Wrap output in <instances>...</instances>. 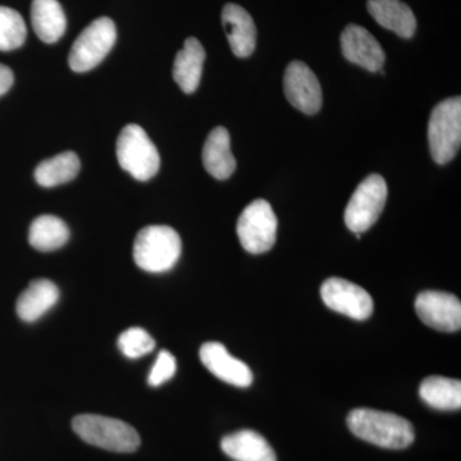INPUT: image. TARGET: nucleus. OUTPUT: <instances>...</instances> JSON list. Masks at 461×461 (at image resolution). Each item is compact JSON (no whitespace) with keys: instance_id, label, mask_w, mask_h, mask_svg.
Returning <instances> with one entry per match:
<instances>
[{"instance_id":"f257e3e1","label":"nucleus","mask_w":461,"mask_h":461,"mask_svg":"<svg viewBox=\"0 0 461 461\" xmlns=\"http://www.w3.org/2000/svg\"><path fill=\"white\" fill-rule=\"evenodd\" d=\"M348 427L364 441L393 450L409 447L415 438L411 421L393 412L373 409H354L348 415Z\"/></svg>"},{"instance_id":"f03ea898","label":"nucleus","mask_w":461,"mask_h":461,"mask_svg":"<svg viewBox=\"0 0 461 461\" xmlns=\"http://www.w3.org/2000/svg\"><path fill=\"white\" fill-rule=\"evenodd\" d=\"M72 429L86 444L114 453H133L141 444L138 430L130 424L103 415H77Z\"/></svg>"},{"instance_id":"7ed1b4c3","label":"nucleus","mask_w":461,"mask_h":461,"mask_svg":"<svg viewBox=\"0 0 461 461\" xmlns=\"http://www.w3.org/2000/svg\"><path fill=\"white\" fill-rule=\"evenodd\" d=\"M180 235L172 227L148 226L138 233L133 244V260L142 271H169L180 259Z\"/></svg>"},{"instance_id":"20e7f679","label":"nucleus","mask_w":461,"mask_h":461,"mask_svg":"<svg viewBox=\"0 0 461 461\" xmlns=\"http://www.w3.org/2000/svg\"><path fill=\"white\" fill-rule=\"evenodd\" d=\"M118 163L138 181H149L159 171L160 157L154 142L138 124H127L117 139Z\"/></svg>"},{"instance_id":"39448f33","label":"nucleus","mask_w":461,"mask_h":461,"mask_svg":"<svg viewBox=\"0 0 461 461\" xmlns=\"http://www.w3.org/2000/svg\"><path fill=\"white\" fill-rule=\"evenodd\" d=\"M430 154L437 165H447L461 145L460 96L442 100L430 114L429 123Z\"/></svg>"},{"instance_id":"423d86ee","label":"nucleus","mask_w":461,"mask_h":461,"mask_svg":"<svg viewBox=\"0 0 461 461\" xmlns=\"http://www.w3.org/2000/svg\"><path fill=\"white\" fill-rule=\"evenodd\" d=\"M117 41V29L109 17L93 21L76 39L69 51L68 63L72 71L87 72L108 56Z\"/></svg>"},{"instance_id":"0eeeda50","label":"nucleus","mask_w":461,"mask_h":461,"mask_svg":"<svg viewBox=\"0 0 461 461\" xmlns=\"http://www.w3.org/2000/svg\"><path fill=\"white\" fill-rule=\"evenodd\" d=\"M387 194L386 181L377 173H373L362 181L345 209L348 229L360 235L371 229L384 212Z\"/></svg>"},{"instance_id":"6e6552de","label":"nucleus","mask_w":461,"mask_h":461,"mask_svg":"<svg viewBox=\"0 0 461 461\" xmlns=\"http://www.w3.org/2000/svg\"><path fill=\"white\" fill-rule=\"evenodd\" d=\"M277 227V217L267 200L250 203L240 214L238 221L241 247L250 254L267 253L275 247Z\"/></svg>"},{"instance_id":"1a4fd4ad","label":"nucleus","mask_w":461,"mask_h":461,"mask_svg":"<svg viewBox=\"0 0 461 461\" xmlns=\"http://www.w3.org/2000/svg\"><path fill=\"white\" fill-rule=\"evenodd\" d=\"M321 295L324 304L333 312L357 321L368 320L375 308L368 291L344 278H329L321 285Z\"/></svg>"},{"instance_id":"9d476101","label":"nucleus","mask_w":461,"mask_h":461,"mask_svg":"<svg viewBox=\"0 0 461 461\" xmlns=\"http://www.w3.org/2000/svg\"><path fill=\"white\" fill-rule=\"evenodd\" d=\"M285 95L290 104L305 114H315L321 108V87L314 72L305 63L293 60L284 77Z\"/></svg>"},{"instance_id":"9b49d317","label":"nucleus","mask_w":461,"mask_h":461,"mask_svg":"<svg viewBox=\"0 0 461 461\" xmlns=\"http://www.w3.org/2000/svg\"><path fill=\"white\" fill-rule=\"evenodd\" d=\"M415 311L430 329L455 332L461 327V303L453 294L424 291L415 300Z\"/></svg>"},{"instance_id":"f8f14e48","label":"nucleus","mask_w":461,"mask_h":461,"mask_svg":"<svg viewBox=\"0 0 461 461\" xmlns=\"http://www.w3.org/2000/svg\"><path fill=\"white\" fill-rule=\"evenodd\" d=\"M341 50L348 62L369 72L381 71L386 62V54L377 39L368 30L354 23L346 26L341 33Z\"/></svg>"},{"instance_id":"ddd939ff","label":"nucleus","mask_w":461,"mask_h":461,"mask_svg":"<svg viewBox=\"0 0 461 461\" xmlns=\"http://www.w3.org/2000/svg\"><path fill=\"white\" fill-rule=\"evenodd\" d=\"M200 360L215 377L232 386L247 388L253 384V372L236 359L221 342H206L200 348Z\"/></svg>"},{"instance_id":"4468645a","label":"nucleus","mask_w":461,"mask_h":461,"mask_svg":"<svg viewBox=\"0 0 461 461\" xmlns=\"http://www.w3.org/2000/svg\"><path fill=\"white\" fill-rule=\"evenodd\" d=\"M222 23L233 54L250 57L257 47V26L247 9L229 3L222 11Z\"/></svg>"},{"instance_id":"2eb2a0df","label":"nucleus","mask_w":461,"mask_h":461,"mask_svg":"<svg viewBox=\"0 0 461 461\" xmlns=\"http://www.w3.org/2000/svg\"><path fill=\"white\" fill-rule=\"evenodd\" d=\"M221 448L235 461H277L272 446L256 430L242 429L223 437Z\"/></svg>"},{"instance_id":"dca6fc26","label":"nucleus","mask_w":461,"mask_h":461,"mask_svg":"<svg viewBox=\"0 0 461 461\" xmlns=\"http://www.w3.org/2000/svg\"><path fill=\"white\" fill-rule=\"evenodd\" d=\"M369 14L375 23L400 38L411 39L417 30V20L411 7L402 0H368Z\"/></svg>"},{"instance_id":"f3484780","label":"nucleus","mask_w":461,"mask_h":461,"mask_svg":"<svg viewBox=\"0 0 461 461\" xmlns=\"http://www.w3.org/2000/svg\"><path fill=\"white\" fill-rule=\"evenodd\" d=\"M205 57L204 47L196 38H187L176 56L173 78L185 94H193L198 89Z\"/></svg>"},{"instance_id":"a211bd4d","label":"nucleus","mask_w":461,"mask_h":461,"mask_svg":"<svg viewBox=\"0 0 461 461\" xmlns=\"http://www.w3.org/2000/svg\"><path fill=\"white\" fill-rule=\"evenodd\" d=\"M203 165L217 180H227L236 169V159L230 151V133L224 127H215L203 148Z\"/></svg>"},{"instance_id":"6ab92c4d","label":"nucleus","mask_w":461,"mask_h":461,"mask_svg":"<svg viewBox=\"0 0 461 461\" xmlns=\"http://www.w3.org/2000/svg\"><path fill=\"white\" fill-rule=\"evenodd\" d=\"M59 300V290L50 280H35L30 282L29 287L21 294L17 300V314L21 320L35 321L57 304Z\"/></svg>"},{"instance_id":"aec40b11","label":"nucleus","mask_w":461,"mask_h":461,"mask_svg":"<svg viewBox=\"0 0 461 461\" xmlns=\"http://www.w3.org/2000/svg\"><path fill=\"white\" fill-rule=\"evenodd\" d=\"M32 23L41 41L53 44L66 32L67 20L58 0H32Z\"/></svg>"},{"instance_id":"412c9836","label":"nucleus","mask_w":461,"mask_h":461,"mask_svg":"<svg viewBox=\"0 0 461 461\" xmlns=\"http://www.w3.org/2000/svg\"><path fill=\"white\" fill-rule=\"evenodd\" d=\"M421 400L437 411H456L461 408V382L433 375L421 382Z\"/></svg>"},{"instance_id":"4be33fe9","label":"nucleus","mask_w":461,"mask_h":461,"mask_svg":"<svg viewBox=\"0 0 461 461\" xmlns=\"http://www.w3.org/2000/svg\"><path fill=\"white\" fill-rule=\"evenodd\" d=\"M68 239V227L56 215H41L30 227V245L42 253H50L62 248Z\"/></svg>"},{"instance_id":"5701e85b","label":"nucleus","mask_w":461,"mask_h":461,"mask_svg":"<svg viewBox=\"0 0 461 461\" xmlns=\"http://www.w3.org/2000/svg\"><path fill=\"white\" fill-rule=\"evenodd\" d=\"M81 163L74 151H65L36 167L35 180L42 187H54L76 178Z\"/></svg>"},{"instance_id":"b1692460","label":"nucleus","mask_w":461,"mask_h":461,"mask_svg":"<svg viewBox=\"0 0 461 461\" xmlns=\"http://www.w3.org/2000/svg\"><path fill=\"white\" fill-rule=\"evenodd\" d=\"M27 29L23 16L14 9L0 5V50H14L23 47Z\"/></svg>"},{"instance_id":"393cba45","label":"nucleus","mask_w":461,"mask_h":461,"mask_svg":"<svg viewBox=\"0 0 461 461\" xmlns=\"http://www.w3.org/2000/svg\"><path fill=\"white\" fill-rule=\"evenodd\" d=\"M118 348L122 351L124 357H130V359H139L154 350L156 341L147 330L140 327H131V329L124 330L118 339Z\"/></svg>"},{"instance_id":"a878e982","label":"nucleus","mask_w":461,"mask_h":461,"mask_svg":"<svg viewBox=\"0 0 461 461\" xmlns=\"http://www.w3.org/2000/svg\"><path fill=\"white\" fill-rule=\"evenodd\" d=\"M176 371H177L176 357L169 351L162 350L158 355L156 363L149 375V384L151 387L162 386L176 375Z\"/></svg>"},{"instance_id":"bb28decb","label":"nucleus","mask_w":461,"mask_h":461,"mask_svg":"<svg viewBox=\"0 0 461 461\" xmlns=\"http://www.w3.org/2000/svg\"><path fill=\"white\" fill-rule=\"evenodd\" d=\"M14 72L9 67L0 65V96L5 95L14 85Z\"/></svg>"}]
</instances>
